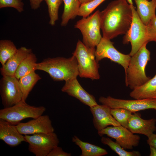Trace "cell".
<instances>
[{
    "label": "cell",
    "instance_id": "obj_1",
    "mask_svg": "<svg viewBox=\"0 0 156 156\" xmlns=\"http://www.w3.org/2000/svg\"><path fill=\"white\" fill-rule=\"evenodd\" d=\"M131 5L126 0H116L111 2L100 12L103 37L111 40L126 33L132 20Z\"/></svg>",
    "mask_w": 156,
    "mask_h": 156
},
{
    "label": "cell",
    "instance_id": "obj_2",
    "mask_svg": "<svg viewBox=\"0 0 156 156\" xmlns=\"http://www.w3.org/2000/svg\"><path fill=\"white\" fill-rule=\"evenodd\" d=\"M36 70L48 73L55 81H65L79 76L78 63L76 57L73 55L68 58L63 57L48 58L37 63Z\"/></svg>",
    "mask_w": 156,
    "mask_h": 156
},
{
    "label": "cell",
    "instance_id": "obj_3",
    "mask_svg": "<svg viewBox=\"0 0 156 156\" xmlns=\"http://www.w3.org/2000/svg\"><path fill=\"white\" fill-rule=\"evenodd\" d=\"M144 43L134 55L131 56L125 72V83L132 90L140 86L151 78L146 75L145 68L150 60L151 53Z\"/></svg>",
    "mask_w": 156,
    "mask_h": 156
},
{
    "label": "cell",
    "instance_id": "obj_4",
    "mask_svg": "<svg viewBox=\"0 0 156 156\" xmlns=\"http://www.w3.org/2000/svg\"><path fill=\"white\" fill-rule=\"evenodd\" d=\"M95 50V48L86 46L80 40L77 42L73 55L75 57L77 61L80 77L92 80L99 79V64L96 60Z\"/></svg>",
    "mask_w": 156,
    "mask_h": 156
},
{
    "label": "cell",
    "instance_id": "obj_5",
    "mask_svg": "<svg viewBox=\"0 0 156 156\" xmlns=\"http://www.w3.org/2000/svg\"><path fill=\"white\" fill-rule=\"evenodd\" d=\"M46 109L43 106L30 105L22 100L14 105L0 110V119L16 125L24 119L36 118L42 115Z\"/></svg>",
    "mask_w": 156,
    "mask_h": 156
},
{
    "label": "cell",
    "instance_id": "obj_6",
    "mask_svg": "<svg viewBox=\"0 0 156 156\" xmlns=\"http://www.w3.org/2000/svg\"><path fill=\"white\" fill-rule=\"evenodd\" d=\"M100 14L98 10L90 16L82 18L74 25L81 33L83 42L89 47L95 48L102 38L100 33Z\"/></svg>",
    "mask_w": 156,
    "mask_h": 156
},
{
    "label": "cell",
    "instance_id": "obj_7",
    "mask_svg": "<svg viewBox=\"0 0 156 156\" xmlns=\"http://www.w3.org/2000/svg\"><path fill=\"white\" fill-rule=\"evenodd\" d=\"M133 18L130 26L123 38V43L130 42L131 50L129 54L131 56L134 55L148 40L146 26L140 18L135 7L131 5Z\"/></svg>",
    "mask_w": 156,
    "mask_h": 156
},
{
    "label": "cell",
    "instance_id": "obj_8",
    "mask_svg": "<svg viewBox=\"0 0 156 156\" xmlns=\"http://www.w3.org/2000/svg\"><path fill=\"white\" fill-rule=\"evenodd\" d=\"M24 137L25 142L29 144V151L36 156H47L59 143L57 136L54 132L25 135Z\"/></svg>",
    "mask_w": 156,
    "mask_h": 156
},
{
    "label": "cell",
    "instance_id": "obj_9",
    "mask_svg": "<svg viewBox=\"0 0 156 156\" xmlns=\"http://www.w3.org/2000/svg\"><path fill=\"white\" fill-rule=\"evenodd\" d=\"M99 100L102 104L111 109L122 108L133 113L149 109L156 110V99L129 100L116 99L109 96L106 97L101 96Z\"/></svg>",
    "mask_w": 156,
    "mask_h": 156
},
{
    "label": "cell",
    "instance_id": "obj_10",
    "mask_svg": "<svg viewBox=\"0 0 156 156\" xmlns=\"http://www.w3.org/2000/svg\"><path fill=\"white\" fill-rule=\"evenodd\" d=\"M0 94L4 108L11 107L23 100L18 79L15 76H2L0 81Z\"/></svg>",
    "mask_w": 156,
    "mask_h": 156
},
{
    "label": "cell",
    "instance_id": "obj_11",
    "mask_svg": "<svg viewBox=\"0 0 156 156\" xmlns=\"http://www.w3.org/2000/svg\"><path fill=\"white\" fill-rule=\"evenodd\" d=\"M95 55L97 62L104 58H108L121 65L125 71L131 57L129 54H125L119 51L114 46L113 42L103 37L96 46Z\"/></svg>",
    "mask_w": 156,
    "mask_h": 156
},
{
    "label": "cell",
    "instance_id": "obj_12",
    "mask_svg": "<svg viewBox=\"0 0 156 156\" xmlns=\"http://www.w3.org/2000/svg\"><path fill=\"white\" fill-rule=\"evenodd\" d=\"M98 134L100 136L105 135L115 139L116 142L125 149H132L138 146L140 139L139 135L121 125L107 127L98 131Z\"/></svg>",
    "mask_w": 156,
    "mask_h": 156
},
{
    "label": "cell",
    "instance_id": "obj_13",
    "mask_svg": "<svg viewBox=\"0 0 156 156\" xmlns=\"http://www.w3.org/2000/svg\"><path fill=\"white\" fill-rule=\"evenodd\" d=\"M16 125L19 132L25 135L54 131L52 122L47 115H42L27 122H20Z\"/></svg>",
    "mask_w": 156,
    "mask_h": 156
},
{
    "label": "cell",
    "instance_id": "obj_14",
    "mask_svg": "<svg viewBox=\"0 0 156 156\" xmlns=\"http://www.w3.org/2000/svg\"><path fill=\"white\" fill-rule=\"evenodd\" d=\"M111 108L102 104H98L90 107L93 116V122L94 128L100 131L109 125H121L114 119L111 113Z\"/></svg>",
    "mask_w": 156,
    "mask_h": 156
},
{
    "label": "cell",
    "instance_id": "obj_15",
    "mask_svg": "<svg viewBox=\"0 0 156 156\" xmlns=\"http://www.w3.org/2000/svg\"><path fill=\"white\" fill-rule=\"evenodd\" d=\"M61 91L79 100L90 107L98 105L95 99L92 95L86 91L79 84L77 78L65 81Z\"/></svg>",
    "mask_w": 156,
    "mask_h": 156
},
{
    "label": "cell",
    "instance_id": "obj_16",
    "mask_svg": "<svg viewBox=\"0 0 156 156\" xmlns=\"http://www.w3.org/2000/svg\"><path fill=\"white\" fill-rule=\"evenodd\" d=\"M156 119L145 120L139 113L132 114L129 120L127 129L133 133L144 135L148 138L156 130Z\"/></svg>",
    "mask_w": 156,
    "mask_h": 156
},
{
    "label": "cell",
    "instance_id": "obj_17",
    "mask_svg": "<svg viewBox=\"0 0 156 156\" xmlns=\"http://www.w3.org/2000/svg\"><path fill=\"white\" fill-rule=\"evenodd\" d=\"M0 140L11 147L25 142L24 136L18 131L16 125L0 119Z\"/></svg>",
    "mask_w": 156,
    "mask_h": 156
},
{
    "label": "cell",
    "instance_id": "obj_18",
    "mask_svg": "<svg viewBox=\"0 0 156 156\" xmlns=\"http://www.w3.org/2000/svg\"><path fill=\"white\" fill-rule=\"evenodd\" d=\"M31 52V49L25 47H22L18 49L16 53L1 68L2 75L14 76L16 71L22 61Z\"/></svg>",
    "mask_w": 156,
    "mask_h": 156
},
{
    "label": "cell",
    "instance_id": "obj_19",
    "mask_svg": "<svg viewBox=\"0 0 156 156\" xmlns=\"http://www.w3.org/2000/svg\"><path fill=\"white\" fill-rule=\"evenodd\" d=\"M129 96L134 99H156V74L144 84L132 90Z\"/></svg>",
    "mask_w": 156,
    "mask_h": 156
},
{
    "label": "cell",
    "instance_id": "obj_20",
    "mask_svg": "<svg viewBox=\"0 0 156 156\" xmlns=\"http://www.w3.org/2000/svg\"><path fill=\"white\" fill-rule=\"evenodd\" d=\"M137 6V12L142 22L146 25L156 16V0H134Z\"/></svg>",
    "mask_w": 156,
    "mask_h": 156
},
{
    "label": "cell",
    "instance_id": "obj_21",
    "mask_svg": "<svg viewBox=\"0 0 156 156\" xmlns=\"http://www.w3.org/2000/svg\"><path fill=\"white\" fill-rule=\"evenodd\" d=\"M72 141L81 149V153L80 156H102L108 153L106 149L83 142L76 135L73 137Z\"/></svg>",
    "mask_w": 156,
    "mask_h": 156
},
{
    "label": "cell",
    "instance_id": "obj_22",
    "mask_svg": "<svg viewBox=\"0 0 156 156\" xmlns=\"http://www.w3.org/2000/svg\"><path fill=\"white\" fill-rule=\"evenodd\" d=\"M63 0L64 6L60 25L62 27H65L70 20L78 16L81 4L79 0Z\"/></svg>",
    "mask_w": 156,
    "mask_h": 156
},
{
    "label": "cell",
    "instance_id": "obj_23",
    "mask_svg": "<svg viewBox=\"0 0 156 156\" xmlns=\"http://www.w3.org/2000/svg\"><path fill=\"white\" fill-rule=\"evenodd\" d=\"M37 58L36 55L31 52L22 61L17 69L14 76L18 79L21 77L36 70Z\"/></svg>",
    "mask_w": 156,
    "mask_h": 156
},
{
    "label": "cell",
    "instance_id": "obj_24",
    "mask_svg": "<svg viewBox=\"0 0 156 156\" xmlns=\"http://www.w3.org/2000/svg\"><path fill=\"white\" fill-rule=\"evenodd\" d=\"M41 79L39 75L34 71L21 77L18 79L23 100L26 101L34 86Z\"/></svg>",
    "mask_w": 156,
    "mask_h": 156
},
{
    "label": "cell",
    "instance_id": "obj_25",
    "mask_svg": "<svg viewBox=\"0 0 156 156\" xmlns=\"http://www.w3.org/2000/svg\"><path fill=\"white\" fill-rule=\"evenodd\" d=\"M18 49L11 40H0V62L2 66L12 57Z\"/></svg>",
    "mask_w": 156,
    "mask_h": 156
},
{
    "label": "cell",
    "instance_id": "obj_26",
    "mask_svg": "<svg viewBox=\"0 0 156 156\" xmlns=\"http://www.w3.org/2000/svg\"><path fill=\"white\" fill-rule=\"evenodd\" d=\"M101 143L108 146L110 148L119 156H140V152L136 151H127L116 142L111 139L103 137L101 139Z\"/></svg>",
    "mask_w": 156,
    "mask_h": 156
},
{
    "label": "cell",
    "instance_id": "obj_27",
    "mask_svg": "<svg viewBox=\"0 0 156 156\" xmlns=\"http://www.w3.org/2000/svg\"><path fill=\"white\" fill-rule=\"evenodd\" d=\"M48 9L49 18V24L51 26L55 25L58 19V11L63 0H44Z\"/></svg>",
    "mask_w": 156,
    "mask_h": 156
},
{
    "label": "cell",
    "instance_id": "obj_28",
    "mask_svg": "<svg viewBox=\"0 0 156 156\" xmlns=\"http://www.w3.org/2000/svg\"><path fill=\"white\" fill-rule=\"evenodd\" d=\"M110 112L114 119L121 126L127 128L129 120L132 114L131 112L120 108L111 109Z\"/></svg>",
    "mask_w": 156,
    "mask_h": 156
},
{
    "label": "cell",
    "instance_id": "obj_29",
    "mask_svg": "<svg viewBox=\"0 0 156 156\" xmlns=\"http://www.w3.org/2000/svg\"><path fill=\"white\" fill-rule=\"evenodd\" d=\"M106 0H93L81 4L78 16L85 18L89 16L95 9Z\"/></svg>",
    "mask_w": 156,
    "mask_h": 156
},
{
    "label": "cell",
    "instance_id": "obj_30",
    "mask_svg": "<svg viewBox=\"0 0 156 156\" xmlns=\"http://www.w3.org/2000/svg\"><path fill=\"white\" fill-rule=\"evenodd\" d=\"M24 4L21 0H0V8L12 7L21 13L24 10Z\"/></svg>",
    "mask_w": 156,
    "mask_h": 156
},
{
    "label": "cell",
    "instance_id": "obj_31",
    "mask_svg": "<svg viewBox=\"0 0 156 156\" xmlns=\"http://www.w3.org/2000/svg\"><path fill=\"white\" fill-rule=\"evenodd\" d=\"M146 26L148 42H156V16L153 18Z\"/></svg>",
    "mask_w": 156,
    "mask_h": 156
},
{
    "label": "cell",
    "instance_id": "obj_32",
    "mask_svg": "<svg viewBox=\"0 0 156 156\" xmlns=\"http://www.w3.org/2000/svg\"><path fill=\"white\" fill-rule=\"evenodd\" d=\"M70 153L64 151L62 148L57 146L54 148L49 153L47 156H70Z\"/></svg>",
    "mask_w": 156,
    "mask_h": 156
},
{
    "label": "cell",
    "instance_id": "obj_33",
    "mask_svg": "<svg viewBox=\"0 0 156 156\" xmlns=\"http://www.w3.org/2000/svg\"><path fill=\"white\" fill-rule=\"evenodd\" d=\"M148 138L147 144L149 146H153L156 148V134L153 133Z\"/></svg>",
    "mask_w": 156,
    "mask_h": 156
},
{
    "label": "cell",
    "instance_id": "obj_34",
    "mask_svg": "<svg viewBox=\"0 0 156 156\" xmlns=\"http://www.w3.org/2000/svg\"><path fill=\"white\" fill-rule=\"evenodd\" d=\"M31 8L36 10L40 7L41 2L44 0H29Z\"/></svg>",
    "mask_w": 156,
    "mask_h": 156
},
{
    "label": "cell",
    "instance_id": "obj_35",
    "mask_svg": "<svg viewBox=\"0 0 156 156\" xmlns=\"http://www.w3.org/2000/svg\"><path fill=\"white\" fill-rule=\"evenodd\" d=\"M150 153V156H156V148L153 146H149Z\"/></svg>",
    "mask_w": 156,
    "mask_h": 156
},
{
    "label": "cell",
    "instance_id": "obj_36",
    "mask_svg": "<svg viewBox=\"0 0 156 156\" xmlns=\"http://www.w3.org/2000/svg\"><path fill=\"white\" fill-rule=\"evenodd\" d=\"M81 4L85 3L90 2L93 0H79Z\"/></svg>",
    "mask_w": 156,
    "mask_h": 156
},
{
    "label": "cell",
    "instance_id": "obj_37",
    "mask_svg": "<svg viewBox=\"0 0 156 156\" xmlns=\"http://www.w3.org/2000/svg\"><path fill=\"white\" fill-rule=\"evenodd\" d=\"M126 0L130 5H133V2L132 0Z\"/></svg>",
    "mask_w": 156,
    "mask_h": 156
},
{
    "label": "cell",
    "instance_id": "obj_38",
    "mask_svg": "<svg viewBox=\"0 0 156 156\" xmlns=\"http://www.w3.org/2000/svg\"></svg>",
    "mask_w": 156,
    "mask_h": 156
}]
</instances>
